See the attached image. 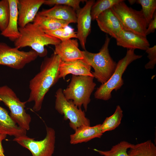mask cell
<instances>
[{
	"label": "cell",
	"instance_id": "6da1fadb",
	"mask_svg": "<svg viewBox=\"0 0 156 156\" xmlns=\"http://www.w3.org/2000/svg\"><path fill=\"white\" fill-rule=\"evenodd\" d=\"M61 61L60 57L54 53L49 57L46 56L41 64L40 71L30 81V92L27 101L34 102L33 109L35 111L40 110L45 95L60 79L59 68Z\"/></svg>",
	"mask_w": 156,
	"mask_h": 156
},
{
	"label": "cell",
	"instance_id": "7a4b0ae2",
	"mask_svg": "<svg viewBox=\"0 0 156 156\" xmlns=\"http://www.w3.org/2000/svg\"><path fill=\"white\" fill-rule=\"evenodd\" d=\"M20 35L14 42V47L19 49L30 47L38 56L45 57L48 53L45 47L49 45L55 46L61 41L58 38L47 34L37 25L31 23L23 27H18Z\"/></svg>",
	"mask_w": 156,
	"mask_h": 156
},
{
	"label": "cell",
	"instance_id": "3957f363",
	"mask_svg": "<svg viewBox=\"0 0 156 156\" xmlns=\"http://www.w3.org/2000/svg\"><path fill=\"white\" fill-rule=\"evenodd\" d=\"M110 39L107 34L104 43L99 52L94 53L82 51L83 60L94 69V78L101 83L106 82L114 72L117 63L111 57L108 47Z\"/></svg>",
	"mask_w": 156,
	"mask_h": 156
},
{
	"label": "cell",
	"instance_id": "277c9868",
	"mask_svg": "<svg viewBox=\"0 0 156 156\" xmlns=\"http://www.w3.org/2000/svg\"><path fill=\"white\" fill-rule=\"evenodd\" d=\"M94 77L72 75L71 81L62 92L65 98L71 100L79 108L83 106L85 111L90 103V96L96 85Z\"/></svg>",
	"mask_w": 156,
	"mask_h": 156
},
{
	"label": "cell",
	"instance_id": "5b68a950",
	"mask_svg": "<svg viewBox=\"0 0 156 156\" xmlns=\"http://www.w3.org/2000/svg\"><path fill=\"white\" fill-rule=\"evenodd\" d=\"M142 57V55L136 54L134 50L128 49L125 56L117 63L116 69L109 79L97 88L94 94L95 98L104 101L110 99L112 91L119 89L123 84L122 77L128 66Z\"/></svg>",
	"mask_w": 156,
	"mask_h": 156
},
{
	"label": "cell",
	"instance_id": "8992f818",
	"mask_svg": "<svg viewBox=\"0 0 156 156\" xmlns=\"http://www.w3.org/2000/svg\"><path fill=\"white\" fill-rule=\"evenodd\" d=\"M124 0L112 8L123 29L146 37L147 25L141 10H137L128 7Z\"/></svg>",
	"mask_w": 156,
	"mask_h": 156
},
{
	"label": "cell",
	"instance_id": "52a82bcc",
	"mask_svg": "<svg viewBox=\"0 0 156 156\" xmlns=\"http://www.w3.org/2000/svg\"><path fill=\"white\" fill-rule=\"evenodd\" d=\"M3 102L10 110V116L22 129L29 130L31 117L25 109L27 101H21L16 93L7 85L0 86V102Z\"/></svg>",
	"mask_w": 156,
	"mask_h": 156
},
{
	"label": "cell",
	"instance_id": "ba28073f",
	"mask_svg": "<svg viewBox=\"0 0 156 156\" xmlns=\"http://www.w3.org/2000/svg\"><path fill=\"white\" fill-rule=\"evenodd\" d=\"M62 90L60 88L55 92V109L63 115L64 120L69 121L70 127L75 131L83 126H90V120L86 116L85 111L76 106L72 101L67 100Z\"/></svg>",
	"mask_w": 156,
	"mask_h": 156
},
{
	"label": "cell",
	"instance_id": "9c48e42d",
	"mask_svg": "<svg viewBox=\"0 0 156 156\" xmlns=\"http://www.w3.org/2000/svg\"><path fill=\"white\" fill-rule=\"evenodd\" d=\"M46 135L40 140H36L24 135L14 138L13 141L28 149L32 156H52L55 148V132L53 128L46 126Z\"/></svg>",
	"mask_w": 156,
	"mask_h": 156
},
{
	"label": "cell",
	"instance_id": "30bf717a",
	"mask_svg": "<svg viewBox=\"0 0 156 156\" xmlns=\"http://www.w3.org/2000/svg\"><path fill=\"white\" fill-rule=\"evenodd\" d=\"M38 56L36 53L32 50L21 51L17 47L0 42V65L20 70L36 60Z\"/></svg>",
	"mask_w": 156,
	"mask_h": 156
},
{
	"label": "cell",
	"instance_id": "8fae6325",
	"mask_svg": "<svg viewBox=\"0 0 156 156\" xmlns=\"http://www.w3.org/2000/svg\"><path fill=\"white\" fill-rule=\"evenodd\" d=\"M95 2L94 0H86L84 6L76 11L77 23V38L79 41L82 48L85 50H86L85 45L87 38L91 31L92 21L91 9Z\"/></svg>",
	"mask_w": 156,
	"mask_h": 156
},
{
	"label": "cell",
	"instance_id": "7c38bea8",
	"mask_svg": "<svg viewBox=\"0 0 156 156\" xmlns=\"http://www.w3.org/2000/svg\"><path fill=\"white\" fill-rule=\"evenodd\" d=\"M45 0H18V25L23 27L32 23Z\"/></svg>",
	"mask_w": 156,
	"mask_h": 156
},
{
	"label": "cell",
	"instance_id": "4fadbf2b",
	"mask_svg": "<svg viewBox=\"0 0 156 156\" xmlns=\"http://www.w3.org/2000/svg\"><path fill=\"white\" fill-rule=\"evenodd\" d=\"M112 8L101 13L95 20L101 31L116 39L123 29Z\"/></svg>",
	"mask_w": 156,
	"mask_h": 156
},
{
	"label": "cell",
	"instance_id": "5bb4252c",
	"mask_svg": "<svg viewBox=\"0 0 156 156\" xmlns=\"http://www.w3.org/2000/svg\"><path fill=\"white\" fill-rule=\"evenodd\" d=\"M55 47L53 53L57 55L62 61L83 59L82 51L79 48L77 39H70L61 41Z\"/></svg>",
	"mask_w": 156,
	"mask_h": 156
},
{
	"label": "cell",
	"instance_id": "9a60e30c",
	"mask_svg": "<svg viewBox=\"0 0 156 156\" xmlns=\"http://www.w3.org/2000/svg\"><path fill=\"white\" fill-rule=\"evenodd\" d=\"M91 67L83 59L69 62L61 61L59 68V78L64 79L69 74L75 76L93 77Z\"/></svg>",
	"mask_w": 156,
	"mask_h": 156
},
{
	"label": "cell",
	"instance_id": "2e32d148",
	"mask_svg": "<svg viewBox=\"0 0 156 156\" xmlns=\"http://www.w3.org/2000/svg\"><path fill=\"white\" fill-rule=\"evenodd\" d=\"M116 40L118 46L129 49H138L146 51L150 46L146 37L124 29Z\"/></svg>",
	"mask_w": 156,
	"mask_h": 156
},
{
	"label": "cell",
	"instance_id": "e0dca14e",
	"mask_svg": "<svg viewBox=\"0 0 156 156\" xmlns=\"http://www.w3.org/2000/svg\"><path fill=\"white\" fill-rule=\"evenodd\" d=\"M38 14L69 23H77L76 11L71 8L61 5H55L48 9H42Z\"/></svg>",
	"mask_w": 156,
	"mask_h": 156
},
{
	"label": "cell",
	"instance_id": "ac0fdd59",
	"mask_svg": "<svg viewBox=\"0 0 156 156\" xmlns=\"http://www.w3.org/2000/svg\"><path fill=\"white\" fill-rule=\"evenodd\" d=\"M0 133L17 138L26 135L27 131L19 127L7 111L0 106Z\"/></svg>",
	"mask_w": 156,
	"mask_h": 156
},
{
	"label": "cell",
	"instance_id": "d6986e66",
	"mask_svg": "<svg viewBox=\"0 0 156 156\" xmlns=\"http://www.w3.org/2000/svg\"><path fill=\"white\" fill-rule=\"evenodd\" d=\"M103 134L101 124L94 126H84L77 129L70 135V143L75 144L86 142L96 138H101Z\"/></svg>",
	"mask_w": 156,
	"mask_h": 156
},
{
	"label": "cell",
	"instance_id": "ffe728a7",
	"mask_svg": "<svg viewBox=\"0 0 156 156\" xmlns=\"http://www.w3.org/2000/svg\"><path fill=\"white\" fill-rule=\"evenodd\" d=\"M10 8V16L6 29L1 33L2 36L14 42L19 37L18 25V0H8Z\"/></svg>",
	"mask_w": 156,
	"mask_h": 156
},
{
	"label": "cell",
	"instance_id": "44dd1931",
	"mask_svg": "<svg viewBox=\"0 0 156 156\" xmlns=\"http://www.w3.org/2000/svg\"><path fill=\"white\" fill-rule=\"evenodd\" d=\"M33 23L43 31H53L68 25L69 23L64 21L37 14Z\"/></svg>",
	"mask_w": 156,
	"mask_h": 156
},
{
	"label": "cell",
	"instance_id": "7402d4cb",
	"mask_svg": "<svg viewBox=\"0 0 156 156\" xmlns=\"http://www.w3.org/2000/svg\"><path fill=\"white\" fill-rule=\"evenodd\" d=\"M129 149V156H156V146L151 140L132 144Z\"/></svg>",
	"mask_w": 156,
	"mask_h": 156
},
{
	"label": "cell",
	"instance_id": "603a6c76",
	"mask_svg": "<svg viewBox=\"0 0 156 156\" xmlns=\"http://www.w3.org/2000/svg\"><path fill=\"white\" fill-rule=\"evenodd\" d=\"M123 111L120 107L118 105L116 108L114 113L109 117L106 118L101 124L102 133L114 130L120 124L123 117Z\"/></svg>",
	"mask_w": 156,
	"mask_h": 156
},
{
	"label": "cell",
	"instance_id": "cb8c5ba5",
	"mask_svg": "<svg viewBox=\"0 0 156 156\" xmlns=\"http://www.w3.org/2000/svg\"><path fill=\"white\" fill-rule=\"evenodd\" d=\"M132 144L126 141H123L112 146L108 151H103L94 149V151L104 156H129L128 150Z\"/></svg>",
	"mask_w": 156,
	"mask_h": 156
},
{
	"label": "cell",
	"instance_id": "d4e9b609",
	"mask_svg": "<svg viewBox=\"0 0 156 156\" xmlns=\"http://www.w3.org/2000/svg\"><path fill=\"white\" fill-rule=\"evenodd\" d=\"M123 0H98L95 1L91 10L92 20H95L101 13L112 8L115 5Z\"/></svg>",
	"mask_w": 156,
	"mask_h": 156
},
{
	"label": "cell",
	"instance_id": "484cf974",
	"mask_svg": "<svg viewBox=\"0 0 156 156\" xmlns=\"http://www.w3.org/2000/svg\"><path fill=\"white\" fill-rule=\"evenodd\" d=\"M135 2L141 5V10L147 27L156 12V0H135Z\"/></svg>",
	"mask_w": 156,
	"mask_h": 156
},
{
	"label": "cell",
	"instance_id": "4316f807",
	"mask_svg": "<svg viewBox=\"0 0 156 156\" xmlns=\"http://www.w3.org/2000/svg\"><path fill=\"white\" fill-rule=\"evenodd\" d=\"M46 34L54 36L63 41L72 38H77V32L68 25L53 31H44Z\"/></svg>",
	"mask_w": 156,
	"mask_h": 156
},
{
	"label": "cell",
	"instance_id": "83f0119b",
	"mask_svg": "<svg viewBox=\"0 0 156 156\" xmlns=\"http://www.w3.org/2000/svg\"><path fill=\"white\" fill-rule=\"evenodd\" d=\"M10 16V8L8 0L0 1V30L4 31L8 25Z\"/></svg>",
	"mask_w": 156,
	"mask_h": 156
},
{
	"label": "cell",
	"instance_id": "f1b7e54d",
	"mask_svg": "<svg viewBox=\"0 0 156 156\" xmlns=\"http://www.w3.org/2000/svg\"><path fill=\"white\" fill-rule=\"evenodd\" d=\"M86 1L83 0H45L44 4L49 6L61 5L68 6L76 11L80 8V3Z\"/></svg>",
	"mask_w": 156,
	"mask_h": 156
},
{
	"label": "cell",
	"instance_id": "f546056e",
	"mask_svg": "<svg viewBox=\"0 0 156 156\" xmlns=\"http://www.w3.org/2000/svg\"><path fill=\"white\" fill-rule=\"evenodd\" d=\"M145 51L148 55L147 57L149 60L145 64V67L146 69H153L156 63V45L149 47Z\"/></svg>",
	"mask_w": 156,
	"mask_h": 156
},
{
	"label": "cell",
	"instance_id": "4dcf8cb0",
	"mask_svg": "<svg viewBox=\"0 0 156 156\" xmlns=\"http://www.w3.org/2000/svg\"><path fill=\"white\" fill-rule=\"evenodd\" d=\"M156 29V12H155L153 19L148 24L146 31V36L155 32Z\"/></svg>",
	"mask_w": 156,
	"mask_h": 156
},
{
	"label": "cell",
	"instance_id": "1f68e13d",
	"mask_svg": "<svg viewBox=\"0 0 156 156\" xmlns=\"http://www.w3.org/2000/svg\"><path fill=\"white\" fill-rule=\"evenodd\" d=\"M7 135L0 133V156H5L4 154V150L2 145V142L7 137Z\"/></svg>",
	"mask_w": 156,
	"mask_h": 156
}]
</instances>
